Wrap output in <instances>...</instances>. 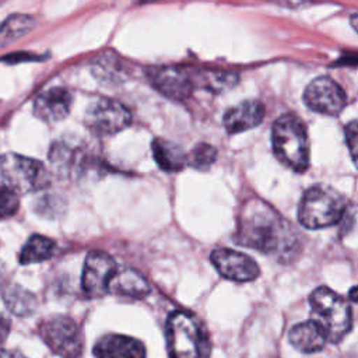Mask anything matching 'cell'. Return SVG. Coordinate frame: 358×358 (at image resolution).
I'll return each mask as SVG.
<instances>
[{
    "instance_id": "cell-1",
    "label": "cell",
    "mask_w": 358,
    "mask_h": 358,
    "mask_svg": "<svg viewBox=\"0 0 358 358\" xmlns=\"http://www.w3.org/2000/svg\"><path fill=\"white\" fill-rule=\"evenodd\" d=\"M234 239L236 243L255 249L278 260H291L299 249L296 231L270 204L260 199L243 203Z\"/></svg>"
},
{
    "instance_id": "cell-2",
    "label": "cell",
    "mask_w": 358,
    "mask_h": 358,
    "mask_svg": "<svg viewBox=\"0 0 358 358\" xmlns=\"http://www.w3.org/2000/svg\"><path fill=\"white\" fill-rule=\"evenodd\" d=\"M169 358H208L211 343L200 319L187 310H173L166 319Z\"/></svg>"
},
{
    "instance_id": "cell-3",
    "label": "cell",
    "mask_w": 358,
    "mask_h": 358,
    "mask_svg": "<svg viewBox=\"0 0 358 358\" xmlns=\"http://www.w3.org/2000/svg\"><path fill=\"white\" fill-rule=\"evenodd\" d=\"M313 317L322 329L326 341L340 343L352 327V313L348 302L329 287H317L309 295Z\"/></svg>"
},
{
    "instance_id": "cell-4",
    "label": "cell",
    "mask_w": 358,
    "mask_h": 358,
    "mask_svg": "<svg viewBox=\"0 0 358 358\" xmlns=\"http://www.w3.org/2000/svg\"><path fill=\"white\" fill-rule=\"evenodd\" d=\"M273 151L285 166L303 172L309 166V141L305 124L294 115L278 117L271 130Z\"/></svg>"
},
{
    "instance_id": "cell-5",
    "label": "cell",
    "mask_w": 358,
    "mask_h": 358,
    "mask_svg": "<svg viewBox=\"0 0 358 358\" xmlns=\"http://www.w3.org/2000/svg\"><path fill=\"white\" fill-rule=\"evenodd\" d=\"M345 213V200L329 186L309 187L299 203L298 220L308 229H320L337 224Z\"/></svg>"
},
{
    "instance_id": "cell-6",
    "label": "cell",
    "mask_w": 358,
    "mask_h": 358,
    "mask_svg": "<svg viewBox=\"0 0 358 358\" xmlns=\"http://www.w3.org/2000/svg\"><path fill=\"white\" fill-rule=\"evenodd\" d=\"M0 172L6 185L17 193L39 192L50 185V172L46 166L34 158L18 154H3L0 157Z\"/></svg>"
},
{
    "instance_id": "cell-7",
    "label": "cell",
    "mask_w": 358,
    "mask_h": 358,
    "mask_svg": "<svg viewBox=\"0 0 358 358\" xmlns=\"http://www.w3.org/2000/svg\"><path fill=\"white\" fill-rule=\"evenodd\" d=\"M45 344L62 358H78L83 352V334L78 324L69 316L56 315L39 324Z\"/></svg>"
},
{
    "instance_id": "cell-8",
    "label": "cell",
    "mask_w": 358,
    "mask_h": 358,
    "mask_svg": "<svg viewBox=\"0 0 358 358\" xmlns=\"http://www.w3.org/2000/svg\"><path fill=\"white\" fill-rule=\"evenodd\" d=\"M84 123L96 136H112L131 123V113L119 101L101 98L87 108Z\"/></svg>"
},
{
    "instance_id": "cell-9",
    "label": "cell",
    "mask_w": 358,
    "mask_h": 358,
    "mask_svg": "<svg viewBox=\"0 0 358 358\" xmlns=\"http://www.w3.org/2000/svg\"><path fill=\"white\" fill-rule=\"evenodd\" d=\"M115 259L103 250H91L84 262L81 288L88 298H99L108 292L109 282L116 273Z\"/></svg>"
},
{
    "instance_id": "cell-10",
    "label": "cell",
    "mask_w": 358,
    "mask_h": 358,
    "mask_svg": "<svg viewBox=\"0 0 358 358\" xmlns=\"http://www.w3.org/2000/svg\"><path fill=\"white\" fill-rule=\"evenodd\" d=\"M303 101L306 106L317 113L334 116L345 106L343 88L330 77L315 78L305 90Z\"/></svg>"
},
{
    "instance_id": "cell-11",
    "label": "cell",
    "mask_w": 358,
    "mask_h": 358,
    "mask_svg": "<svg viewBox=\"0 0 358 358\" xmlns=\"http://www.w3.org/2000/svg\"><path fill=\"white\" fill-rule=\"evenodd\" d=\"M210 259L217 271L227 280L248 282L260 275L259 264L242 252L228 248H217L211 252Z\"/></svg>"
},
{
    "instance_id": "cell-12",
    "label": "cell",
    "mask_w": 358,
    "mask_h": 358,
    "mask_svg": "<svg viewBox=\"0 0 358 358\" xmlns=\"http://www.w3.org/2000/svg\"><path fill=\"white\" fill-rule=\"evenodd\" d=\"M150 78L158 92L176 101L186 99L194 88L192 73L176 66L155 69L150 74Z\"/></svg>"
},
{
    "instance_id": "cell-13",
    "label": "cell",
    "mask_w": 358,
    "mask_h": 358,
    "mask_svg": "<svg viewBox=\"0 0 358 358\" xmlns=\"http://www.w3.org/2000/svg\"><path fill=\"white\" fill-rule=\"evenodd\" d=\"M96 358H145L144 344L124 334H105L96 340L92 350Z\"/></svg>"
},
{
    "instance_id": "cell-14",
    "label": "cell",
    "mask_w": 358,
    "mask_h": 358,
    "mask_svg": "<svg viewBox=\"0 0 358 358\" xmlns=\"http://www.w3.org/2000/svg\"><path fill=\"white\" fill-rule=\"evenodd\" d=\"M73 98L66 88L55 87L36 96L34 101V113L41 120L53 123L63 120L71 108Z\"/></svg>"
},
{
    "instance_id": "cell-15",
    "label": "cell",
    "mask_w": 358,
    "mask_h": 358,
    "mask_svg": "<svg viewBox=\"0 0 358 358\" xmlns=\"http://www.w3.org/2000/svg\"><path fill=\"white\" fill-rule=\"evenodd\" d=\"M266 115V109L259 101H245L228 109L222 123L229 134L242 133L259 126Z\"/></svg>"
},
{
    "instance_id": "cell-16",
    "label": "cell",
    "mask_w": 358,
    "mask_h": 358,
    "mask_svg": "<svg viewBox=\"0 0 358 358\" xmlns=\"http://www.w3.org/2000/svg\"><path fill=\"white\" fill-rule=\"evenodd\" d=\"M108 291L136 299H143L151 292V287L145 277L134 268H117L113 274Z\"/></svg>"
},
{
    "instance_id": "cell-17",
    "label": "cell",
    "mask_w": 358,
    "mask_h": 358,
    "mask_svg": "<svg viewBox=\"0 0 358 358\" xmlns=\"http://www.w3.org/2000/svg\"><path fill=\"white\" fill-rule=\"evenodd\" d=\"M289 343L305 354L322 351L326 344V337L315 320H306L295 324L289 330Z\"/></svg>"
},
{
    "instance_id": "cell-18",
    "label": "cell",
    "mask_w": 358,
    "mask_h": 358,
    "mask_svg": "<svg viewBox=\"0 0 358 358\" xmlns=\"http://www.w3.org/2000/svg\"><path fill=\"white\" fill-rule=\"evenodd\" d=\"M157 165L165 172H179L187 165V155L175 143L165 138H154L151 144Z\"/></svg>"
},
{
    "instance_id": "cell-19",
    "label": "cell",
    "mask_w": 358,
    "mask_h": 358,
    "mask_svg": "<svg viewBox=\"0 0 358 358\" xmlns=\"http://www.w3.org/2000/svg\"><path fill=\"white\" fill-rule=\"evenodd\" d=\"M194 87H200L210 92L228 91L238 83V74L225 70H199L192 73Z\"/></svg>"
},
{
    "instance_id": "cell-20",
    "label": "cell",
    "mask_w": 358,
    "mask_h": 358,
    "mask_svg": "<svg viewBox=\"0 0 358 358\" xmlns=\"http://www.w3.org/2000/svg\"><path fill=\"white\" fill-rule=\"evenodd\" d=\"M56 252V243L48 236L43 235H32L25 242L20 252V263L21 264H32L49 260Z\"/></svg>"
},
{
    "instance_id": "cell-21",
    "label": "cell",
    "mask_w": 358,
    "mask_h": 358,
    "mask_svg": "<svg viewBox=\"0 0 358 358\" xmlns=\"http://www.w3.org/2000/svg\"><path fill=\"white\" fill-rule=\"evenodd\" d=\"M1 295L8 310L17 316L32 315V312L36 309V298L34 294L18 284L7 285Z\"/></svg>"
},
{
    "instance_id": "cell-22",
    "label": "cell",
    "mask_w": 358,
    "mask_h": 358,
    "mask_svg": "<svg viewBox=\"0 0 358 358\" xmlns=\"http://www.w3.org/2000/svg\"><path fill=\"white\" fill-rule=\"evenodd\" d=\"M35 27V18L27 14H13L0 25V48L18 41Z\"/></svg>"
},
{
    "instance_id": "cell-23",
    "label": "cell",
    "mask_w": 358,
    "mask_h": 358,
    "mask_svg": "<svg viewBox=\"0 0 358 358\" xmlns=\"http://www.w3.org/2000/svg\"><path fill=\"white\" fill-rule=\"evenodd\" d=\"M49 161L53 172H56L59 176H64L70 172L74 164V152L67 144L57 141L50 147Z\"/></svg>"
},
{
    "instance_id": "cell-24",
    "label": "cell",
    "mask_w": 358,
    "mask_h": 358,
    "mask_svg": "<svg viewBox=\"0 0 358 358\" xmlns=\"http://www.w3.org/2000/svg\"><path fill=\"white\" fill-rule=\"evenodd\" d=\"M217 148L208 143H199L187 157V164H190L194 169L206 171L208 169L217 159Z\"/></svg>"
},
{
    "instance_id": "cell-25",
    "label": "cell",
    "mask_w": 358,
    "mask_h": 358,
    "mask_svg": "<svg viewBox=\"0 0 358 358\" xmlns=\"http://www.w3.org/2000/svg\"><path fill=\"white\" fill-rule=\"evenodd\" d=\"M20 207L18 193L8 185H0V220L13 217Z\"/></svg>"
},
{
    "instance_id": "cell-26",
    "label": "cell",
    "mask_w": 358,
    "mask_h": 358,
    "mask_svg": "<svg viewBox=\"0 0 358 358\" xmlns=\"http://www.w3.org/2000/svg\"><path fill=\"white\" fill-rule=\"evenodd\" d=\"M344 134H345V144L351 152V158L355 162L357 161V150H358V126H357V120H351L345 129H344Z\"/></svg>"
},
{
    "instance_id": "cell-27",
    "label": "cell",
    "mask_w": 358,
    "mask_h": 358,
    "mask_svg": "<svg viewBox=\"0 0 358 358\" xmlns=\"http://www.w3.org/2000/svg\"><path fill=\"white\" fill-rule=\"evenodd\" d=\"M41 59H42V56L35 55V53H28V52H14V53H8V55L0 57V60L7 63V64H17V63H25V62H38Z\"/></svg>"
},
{
    "instance_id": "cell-28",
    "label": "cell",
    "mask_w": 358,
    "mask_h": 358,
    "mask_svg": "<svg viewBox=\"0 0 358 358\" xmlns=\"http://www.w3.org/2000/svg\"><path fill=\"white\" fill-rule=\"evenodd\" d=\"M8 331H10V320L0 315V350L3 348V344L8 336Z\"/></svg>"
},
{
    "instance_id": "cell-29",
    "label": "cell",
    "mask_w": 358,
    "mask_h": 358,
    "mask_svg": "<svg viewBox=\"0 0 358 358\" xmlns=\"http://www.w3.org/2000/svg\"><path fill=\"white\" fill-rule=\"evenodd\" d=\"M0 358H27V357H24L20 351L1 348V350H0Z\"/></svg>"
},
{
    "instance_id": "cell-30",
    "label": "cell",
    "mask_w": 358,
    "mask_h": 358,
    "mask_svg": "<svg viewBox=\"0 0 358 358\" xmlns=\"http://www.w3.org/2000/svg\"><path fill=\"white\" fill-rule=\"evenodd\" d=\"M357 18H358L357 14H352V15H351V22H352V28H354V29H357V22H355Z\"/></svg>"
},
{
    "instance_id": "cell-31",
    "label": "cell",
    "mask_w": 358,
    "mask_h": 358,
    "mask_svg": "<svg viewBox=\"0 0 358 358\" xmlns=\"http://www.w3.org/2000/svg\"><path fill=\"white\" fill-rule=\"evenodd\" d=\"M355 292H357V291H355V287H352V288H351V292H350V295H351V301H352V302H355V301H357V298H355Z\"/></svg>"
},
{
    "instance_id": "cell-32",
    "label": "cell",
    "mask_w": 358,
    "mask_h": 358,
    "mask_svg": "<svg viewBox=\"0 0 358 358\" xmlns=\"http://www.w3.org/2000/svg\"><path fill=\"white\" fill-rule=\"evenodd\" d=\"M143 3H150V1H161V0H140Z\"/></svg>"
}]
</instances>
